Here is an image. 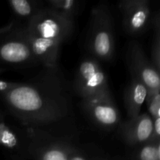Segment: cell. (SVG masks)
Wrapping results in <instances>:
<instances>
[{"mask_svg":"<svg viewBox=\"0 0 160 160\" xmlns=\"http://www.w3.org/2000/svg\"><path fill=\"white\" fill-rule=\"evenodd\" d=\"M0 95L27 128L44 131L66 120L73 110L68 83L59 67H43L32 79Z\"/></svg>","mask_w":160,"mask_h":160,"instance_id":"obj_1","label":"cell"},{"mask_svg":"<svg viewBox=\"0 0 160 160\" xmlns=\"http://www.w3.org/2000/svg\"><path fill=\"white\" fill-rule=\"evenodd\" d=\"M74 26L73 20L45 7L23 25L33 56L39 65L48 68L59 67L60 47L71 36Z\"/></svg>","mask_w":160,"mask_h":160,"instance_id":"obj_2","label":"cell"},{"mask_svg":"<svg viewBox=\"0 0 160 160\" xmlns=\"http://www.w3.org/2000/svg\"><path fill=\"white\" fill-rule=\"evenodd\" d=\"M88 48L92 56L110 61L115 53L114 24L109 8L105 4L94 6L91 11L88 32Z\"/></svg>","mask_w":160,"mask_h":160,"instance_id":"obj_3","label":"cell"},{"mask_svg":"<svg viewBox=\"0 0 160 160\" xmlns=\"http://www.w3.org/2000/svg\"><path fill=\"white\" fill-rule=\"evenodd\" d=\"M0 65L15 68L39 65L33 56L23 25L14 20L0 28Z\"/></svg>","mask_w":160,"mask_h":160,"instance_id":"obj_4","label":"cell"},{"mask_svg":"<svg viewBox=\"0 0 160 160\" xmlns=\"http://www.w3.org/2000/svg\"><path fill=\"white\" fill-rule=\"evenodd\" d=\"M73 88L81 100L111 95L106 73L98 60L92 56H85L78 65Z\"/></svg>","mask_w":160,"mask_h":160,"instance_id":"obj_5","label":"cell"},{"mask_svg":"<svg viewBox=\"0 0 160 160\" xmlns=\"http://www.w3.org/2000/svg\"><path fill=\"white\" fill-rule=\"evenodd\" d=\"M125 58L131 78L143 83L148 90H160L159 71L148 59L138 41L131 40L128 44Z\"/></svg>","mask_w":160,"mask_h":160,"instance_id":"obj_6","label":"cell"},{"mask_svg":"<svg viewBox=\"0 0 160 160\" xmlns=\"http://www.w3.org/2000/svg\"><path fill=\"white\" fill-rule=\"evenodd\" d=\"M118 8L128 34L139 36L145 32L152 20L148 0H123L119 2Z\"/></svg>","mask_w":160,"mask_h":160,"instance_id":"obj_7","label":"cell"},{"mask_svg":"<svg viewBox=\"0 0 160 160\" xmlns=\"http://www.w3.org/2000/svg\"><path fill=\"white\" fill-rule=\"evenodd\" d=\"M81 105L92 121L101 128L111 129L120 123V112L111 95L81 100Z\"/></svg>","mask_w":160,"mask_h":160,"instance_id":"obj_8","label":"cell"},{"mask_svg":"<svg viewBox=\"0 0 160 160\" xmlns=\"http://www.w3.org/2000/svg\"><path fill=\"white\" fill-rule=\"evenodd\" d=\"M153 131V120L148 113H141L128 119L119 126V134L126 145H142L150 140Z\"/></svg>","mask_w":160,"mask_h":160,"instance_id":"obj_9","label":"cell"},{"mask_svg":"<svg viewBox=\"0 0 160 160\" xmlns=\"http://www.w3.org/2000/svg\"><path fill=\"white\" fill-rule=\"evenodd\" d=\"M147 94L148 88L146 86L136 78H131L124 94V103L128 119L140 115Z\"/></svg>","mask_w":160,"mask_h":160,"instance_id":"obj_10","label":"cell"},{"mask_svg":"<svg viewBox=\"0 0 160 160\" xmlns=\"http://www.w3.org/2000/svg\"><path fill=\"white\" fill-rule=\"evenodd\" d=\"M8 4L15 16L14 20L21 25L26 24L44 9L43 2L36 0H10Z\"/></svg>","mask_w":160,"mask_h":160,"instance_id":"obj_11","label":"cell"},{"mask_svg":"<svg viewBox=\"0 0 160 160\" xmlns=\"http://www.w3.org/2000/svg\"><path fill=\"white\" fill-rule=\"evenodd\" d=\"M43 2L45 9L73 21L83 8L82 2L76 0H47L43 1Z\"/></svg>","mask_w":160,"mask_h":160,"instance_id":"obj_12","label":"cell"},{"mask_svg":"<svg viewBox=\"0 0 160 160\" xmlns=\"http://www.w3.org/2000/svg\"><path fill=\"white\" fill-rule=\"evenodd\" d=\"M0 145L9 151L23 152L18 134L12 131L6 121L3 112L0 110Z\"/></svg>","mask_w":160,"mask_h":160,"instance_id":"obj_13","label":"cell"},{"mask_svg":"<svg viewBox=\"0 0 160 160\" xmlns=\"http://www.w3.org/2000/svg\"><path fill=\"white\" fill-rule=\"evenodd\" d=\"M154 35L151 48V62L156 70H160V13L156 12L153 18Z\"/></svg>","mask_w":160,"mask_h":160,"instance_id":"obj_14","label":"cell"},{"mask_svg":"<svg viewBox=\"0 0 160 160\" xmlns=\"http://www.w3.org/2000/svg\"><path fill=\"white\" fill-rule=\"evenodd\" d=\"M135 160H160V141H148L140 145Z\"/></svg>","mask_w":160,"mask_h":160,"instance_id":"obj_15","label":"cell"},{"mask_svg":"<svg viewBox=\"0 0 160 160\" xmlns=\"http://www.w3.org/2000/svg\"><path fill=\"white\" fill-rule=\"evenodd\" d=\"M148 114L152 120L160 117V90H148L146 99Z\"/></svg>","mask_w":160,"mask_h":160,"instance_id":"obj_16","label":"cell"},{"mask_svg":"<svg viewBox=\"0 0 160 160\" xmlns=\"http://www.w3.org/2000/svg\"><path fill=\"white\" fill-rule=\"evenodd\" d=\"M4 70V69L0 68V73ZM20 82H12V81H6L0 79V94L4 93L10 89L17 86Z\"/></svg>","mask_w":160,"mask_h":160,"instance_id":"obj_17","label":"cell"},{"mask_svg":"<svg viewBox=\"0 0 160 160\" xmlns=\"http://www.w3.org/2000/svg\"><path fill=\"white\" fill-rule=\"evenodd\" d=\"M10 159H11V160H24L23 158L21 157V156H19V155H17V154L11 155Z\"/></svg>","mask_w":160,"mask_h":160,"instance_id":"obj_18","label":"cell"},{"mask_svg":"<svg viewBox=\"0 0 160 160\" xmlns=\"http://www.w3.org/2000/svg\"><path fill=\"white\" fill-rule=\"evenodd\" d=\"M94 160H108V159H105V158H102V157H95L94 158Z\"/></svg>","mask_w":160,"mask_h":160,"instance_id":"obj_19","label":"cell"}]
</instances>
